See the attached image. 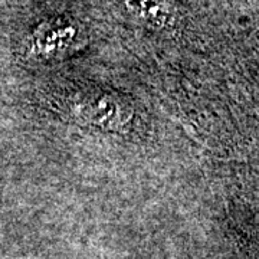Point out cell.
Returning <instances> with one entry per match:
<instances>
[{
  "label": "cell",
  "instance_id": "1",
  "mask_svg": "<svg viewBox=\"0 0 259 259\" xmlns=\"http://www.w3.org/2000/svg\"><path fill=\"white\" fill-rule=\"evenodd\" d=\"M127 3L134 13L154 26H167L175 15L171 0H127Z\"/></svg>",
  "mask_w": 259,
  "mask_h": 259
}]
</instances>
